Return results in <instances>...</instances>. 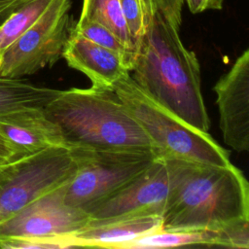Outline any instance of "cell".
Returning <instances> with one entry per match:
<instances>
[{
    "mask_svg": "<svg viewBox=\"0 0 249 249\" xmlns=\"http://www.w3.org/2000/svg\"><path fill=\"white\" fill-rule=\"evenodd\" d=\"M178 30L156 4L138 42L130 76L160 104L208 132L210 120L201 91L199 61L184 46Z\"/></svg>",
    "mask_w": 249,
    "mask_h": 249,
    "instance_id": "6da1fadb",
    "label": "cell"
},
{
    "mask_svg": "<svg viewBox=\"0 0 249 249\" xmlns=\"http://www.w3.org/2000/svg\"><path fill=\"white\" fill-rule=\"evenodd\" d=\"M165 160L170 189L162 230H216L249 219V184L238 167Z\"/></svg>",
    "mask_w": 249,
    "mask_h": 249,
    "instance_id": "7a4b0ae2",
    "label": "cell"
},
{
    "mask_svg": "<svg viewBox=\"0 0 249 249\" xmlns=\"http://www.w3.org/2000/svg\"><path fill=\"white\" fill-rule=\"evenodd\" d=\"M44 111L60 128L68 148L153 151L150 139L114 90L93 87L59 90Z\"/></svg>",
    "mask_w": 249,
    "mask_h": 249,
    "instance_id": "3957f363",
    "label": "cell"
},
{
    "mask_svg": "<svg viewBox=\"0 0 249 249\" xmlns=\"http://www.w3.org/2000/svg\"><path fill=\"white\" fill-rule=\"evenodd\" d=\"M114 91L129 115L143 129L161 160H183L214 165H229L230 152L209 132L186 123L144 91L130 73L117 82Z\"/></svg>",
    "mask_w": 249,
    "mask_h": 249,
    "instance_id": "277c9868",
    "label": "cell"
},
{
    "mask_svg": "<svg viewBox=\"0 0 249 249\" xmlns=\"http://www.w3.org/2000/svg\"><path fill=\"white\" fill-rule=\"evenodd\" d=\"M69 149L77 158L78 168L66 185L64 198L83 210L125 187L158 159L148 149Z\"/></svg>",
    "mask_w": 249,
    "mask_h": 249,
    "instance_id": "5b68a950",
    "label": "cell"
},
{
    "mask_svg": "<svg viewBox=\"0 0 249 249\" xmlns=\"http://www.w3.org/2000/svg\"><path fill=\"white\" fill-rule=\"evenodd\" d=\"M78 160L66 147H52L0 168V223L39 196L68 183Z\"/></svg>",
    "mask_w": 249,
    "mask_h": 249,
    "instance_id": "8992f818",
    "label": "cell"
},
{
    "mask_svg": "<svg viewBox=\"0 0 249 249\" xmlns=\"http://www.w3.org/2000/svg\"><path fill=\"white\" fill-rule=\"evenodd\" d=\"M70 0H53L43 15L0 56V77L21 78L61 57L70 29Z\"/></svg>",
    "mask_w": 249,
    "mask_h": 249,
    "instance_id": "52a82bcc",
    "label": "cell"
},
{
    "mask_svg": "<svg viewBox=\"0 0 249 249\" xmlns=\"http://www.w3.org/2000/svg\"><path fill=\"white\" fill-rule=\"evenodd\" d=\"M66 184L39 196L0 223V239L69 237L89 222L82 208L65 202Z\"/></svg>",
    "mask_w": 249,
    "mask_h": 249,
    "instance_id": "ba28073f",
    "label": "cell"
},
{
    "mask_svg": "<svg viewBox=\"0 0 249 249\" xmlns=\"http://www.w3.org/2000/svg\"><path fill=\"white\" fill-rule=\"evenodd\" d=\"M170 189L168 164L157 159L125 187L87 207L90 222H103L143 215H162Z\"/></svg>",
    "mask_w": 249,
    "mask_h": 249,
    "instance_id": "9c48e42d",
    "label": "cell"
},
{
    "mask_svg": "<svg viewBox=\"0 0 249 249\" xmlns=\"http://www.w3.org/2000/svg\"><path fill=\"white\" fill-rule=\"evenodd\" d=\"M224 141L236 152L249 150V50L246 49L213 88Z\"/></svg>",
    "mask_w": 249,
    "mask_h": 249,
    "instance_id": "30bf717a",
    "label": "cell"
},
{
    "mask_svg": "<svg viewBox=\"0 0 249 249\" xmlns=\"http://www.w3.org/2000/svg\"><path fill=\"white\" fill-rule=\"evenodd\" d=\"M0 135L25 157L52 147H67L58 125L44 108L25 107L0 116Z\"/></svg>",
    "mask_w": 249,
    "mask_h": 249,
    "instance_id": "8fae6325",
    "label": "cell"
},
{
    "mask_svg": "<svg viewBox=\"0 0 249 249\" xmlns=\"http://www.w3.org/2000/svg\"><path fill=\"white\" fill-rule=\"evenodd\" d=\"M62 57L67 65L85 74L91 87L114 90L115 85L129 70L123 57L71 30Z\"/></svg>",
    "mask_w": 249,
    "mask_h": 249,
    "instance_id": "7c38bea8",
    "label": "cell"
},
{
    "mask_svg": "<svg viewBox=\"0 0 249 249\" xmlns=\"http://www.w3.org/2000/svg\"><path fill=\"white\" fill-rule=\"evenodd\" d=\"M189 245L249 249V222L241 220L216 230H160L133 240L124 249L168 248Z\"/></svg>",
    "mask_w": 249,
    "mask_h": 249,
    "instance_id": "4fadbf2b",
    "label": "cell"
},
{
    "mask_svg": "<svg viewBox=\"0 0 249 249\" xmlns=\"http://www.w3.org/2000/svg\"><path fill=\"white\" fill-rule=\"evenodd\" d=\"M160 230V215H143L103 222L89 221L69 238L73 247L124 249L133 240Z\"/></svg>",
    "mask_w": 249,
    "mask_h": 249,
    "instance_id": "5bb4252c",
    "label": "cell"
},
{
    "mask_svg": "<svg viewBox=\"0 0 249 249\" xmlns=\"http://www.w3.org/2000/svg\"><path fill=\"white\" fill-rule=\"evenodd\" d=\"M59 89L40 87L20 78L0 77V116L20 108H44Z\"/></svg>",
    "mask_w": 249,
    "mask_h": 249,
    "instance_id": "9a60e30c",
    "label": "cell"
},
{
    "mask_svg": "<svg viewBox=\"0 0 249 249\" xmlns=\"http://www.w3.org/2000/svg\"><path fill=\"white\" fill-rule=\"evenodd\" d=\"M79 18L93 19L111 30L125 47L136 54L125 18L119 0H83Z\"/></svg>",
    "mask_w": 249,
    "mask_h": 249,
    "instance_id": "2e32d148",
    "label": "cell"
},
{
    "mask_svg": "<svg viewBox=\"0 0 249 249\" xmlns=\"http://www.w3.org/2000/svg\"><path fill=\"white\" fill-rule=\"evenodd\" d=\"M53 0H27L0 27V56L43 15Z\"/></svg>",
    "mask_w": 249,
    "mask_h": 249,
    "instance_id": "e0dca14e",
    "label": "cell"
},
{
    "mask_svg": "<svg viewBox=\"0 0 249 249\" xmlns=\"http://www.w3.org/2000/svg\"><path fill=\"white\" fill-rule=\"evenodd\" d=\"M72 31L99 46L119 53L123 57L129 72L131 71L135 58L134 53L130 52L125 45L106 26L93 19L79 18Z\"/></svg>",
    "mask_w": 249,
    "mask_h": 249,
    "instance_id": "ac0fdd59",
    "label": "cell"
},
{
    "mask_svg": "<svg viewBox=\"0 0 249 249\" xmlns=\"http://www.w3.org/2000/svg\"><path fill=\"white\" fill-rule=\"evenodd\" d=\"M135 50L158 0H119Z\"/></svg>",
    "mask_w": 249,
    "mask_h": 249,
    "instance_id": "d6986e66",
    "label": "cell"
},
{
    "mask_svg": "<svg viewBox=\"0 0 249 249\" xmlns=\"http://www.w3.org/2000/svg\"><path fill=\"white\" fill-rule=\"evenodd\" d=\"M1 249H64L73 248L69 237H30L0 239Z\"/></svg>",
    "mask_w": 249,
    "mask_h": 249,
    "instance_id": "ffe728a7",
    "label": "cell"
},
{
    "mask_svg": "<svg viewBox=\"0 0 249 249\" xmlns=\"http://www.w3.org/2000/svg\"><path fill=\"white\" fill-rule=\"evenodd\" d=\"M160 11L167 20L179 29L182 21V8L184 0H158Z\"/></svg>",
    "mask_w": 249,
    "mask_h": 249,
    "instance_id": "44dd1931",
    "label": "cell"
},
{
    "mask_svg": "<svg viewBox=\"0 0 249 249\" xmlns=\"http://www.w3.org/2000/svg\"><path fill=\"white\" fill-rule=\"evenodd\" d=\"M225 0H184L192 14H199L206 10H221Z\"/></svg>",
    "mask_w": 249,
    "mask_h": 249,
    "instance_id": "7402d4cb",
    "label": "cell"
},
{
    "mask_svg": "<svg viewBox=\"0 0 249 249\" xmlns=\"http://www.w3.org/2000/svg\"><path fill=\"white\" fill-rule=\"evenodd\" d=\"M22 158L5 139L0 135V167L7 165Z\"/></svg>",
    "mask_w": 249,
    "mask_h": 249,
    "instance_id": "603a6c76",
    "label": "cell"
},
{
    "mask_svg": "<svg viewBox=\"0 0 249 249\" xmlns=\"http://www.w3.org/2000/svg\"><path fill=\"white\" fill-rule=\"evenodd\" d=\"M27 0H0V27Z\"/></svg>",
    "mask_w": 249,
    "mask_h": 249,
    "instance_id": "cb8c5ba5",
    "label": "cell"
},
{
    "mask_svg": "<svg viewBox=\"0 0 249 249\" xmlns=\"http://www.w3.org/2000/svg\"><path fill=\"white\" fill-rule=\"evenodd\" d=\"M1 167H2V166H1ZM1 167H0V168H1Z\"/></svg>",
    "mask_w": 249,
    "mask_h": 249,
    "instance_id": "d4e9b609",
    "label": "cell"
}]
</instances>
